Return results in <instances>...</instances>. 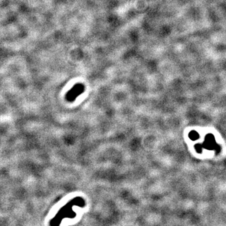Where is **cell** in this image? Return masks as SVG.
Masks as SVG:
<instances>
[{
  "instance_id": "1",
  "label": "cell",
  "mask_w": 226,
  "mask_h": 226,
  "mask_svg": "<svg viewBox=\"0 0 226 226\" xmlns=\"http://www.w3.org/2000/svg\"><path fill=\"white\" fill-rule=\"evenodd\" d=\"M84 90V87L82 84H77L75 86L68 94V98L69 99H72L76 97L78 94H80Z\"/></svg>"
}]
</instances>
